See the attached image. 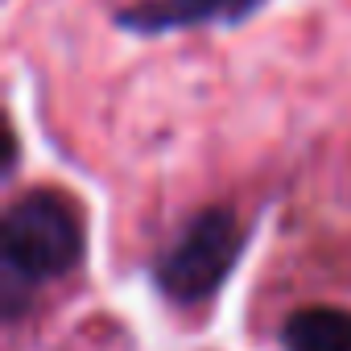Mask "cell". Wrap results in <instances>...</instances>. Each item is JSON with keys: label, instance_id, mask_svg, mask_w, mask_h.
Returning <instances> with one entry per match:
<instances>
[{"label": "cell", "instance_id": "1", "mask_svg": "<svg viewBox=\"0 0 351 351\" xmlns=\"http://www.w3.org/2000/svg\"><path fill=\"white\" fill-rule=\"evenodd\" d=\"M0 256L13 277L25 281H50L71 273L83 256L79 211L54 191H34L17 199L0 228Z\"/></svg>", "mask_w": 351, "mask_h": 351}, {"label": "cell", "instance_id": "2", "mask_svg": "<svg viewBox=\"0 0 351 351\" xmlns=\"http://www.w3.org/2000/svg\"><path fill=\"white\" fill-rule=\"evenodd\" d=\"M240 244H244V232H240L232 211H223V207L199 211L191 219V228L182 232V240L169 252H161V261H157V289L165 298H173L178 306L211 298L223 285V277L236 269Z\"/></svg>", "mask_w": 351, "mask_h": 351}, {"label": "cell", "instance_id": "3", "mask_svg": "<svg viewBox=\"0 0 351 351\" xmlns=\"http://www.w3.org/2000/svg\"><path fill=\"white\" fill-rule=\"evenodd\" d=\"M261 0H145V5L120 13L128 29L141 34H165L182 25H207V21H240Z\"/></svg>", "mask_w": 351, "mask_h": 351}, {"label": "cell", "instance_id": "4", "mask_svg": "<svg viewBox=\"0 0 351 351\" xmlns=\"http://www.w3.org/2000/svg\"><path fill=\"white\" fill-rule=\"evenodd\" d=\"M285 351H351V310L306 306L281 330Z\"/></svg>", "mask_w": 351, "mask_h": 351}]
</instances>
